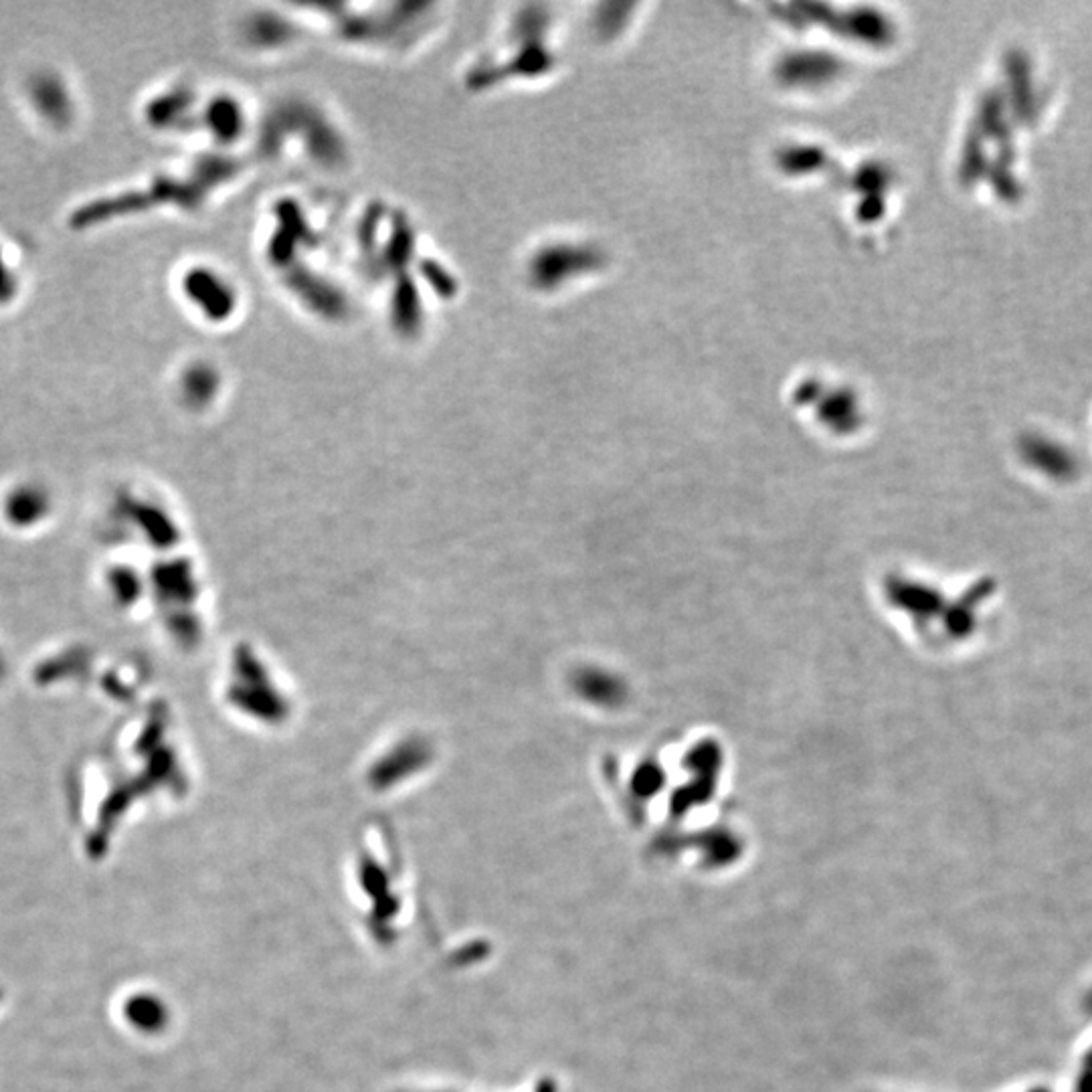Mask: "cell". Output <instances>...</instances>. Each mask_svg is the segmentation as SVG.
I'll list each match as a JSON object with an SVG mask.
<instances>
[{"label": "cell", "mask_w": 1092, "mask_h": 1092, "mask_svg": "<svg viewBox=\"0 0 1092 1092\" xmlns=\"http://www.w3.org/2000/svg\"><path fill=\"white\" fill-rule=\"evenodd\" d=\"M35 282V249L10 229H0V318L21 310Z\"/></svg>", "instance_id": "cell-2"}, {"label": "cell", "mask_w": 1092, "mask_h": 1092, "mask_svg": "<svg viewBox=\"0 0 1092 1092\" xmlns=\"http://www.w3.org/2000/svg\"><path fill=\"white\" fill-rule=\"evenodd\" d=\"M21 100L29 120L37 128L58 134L73 120V92L69 81L53 67L31 71L21 85Z\"/></svg>", "instance_id": "cell-1"}]
</instances>
